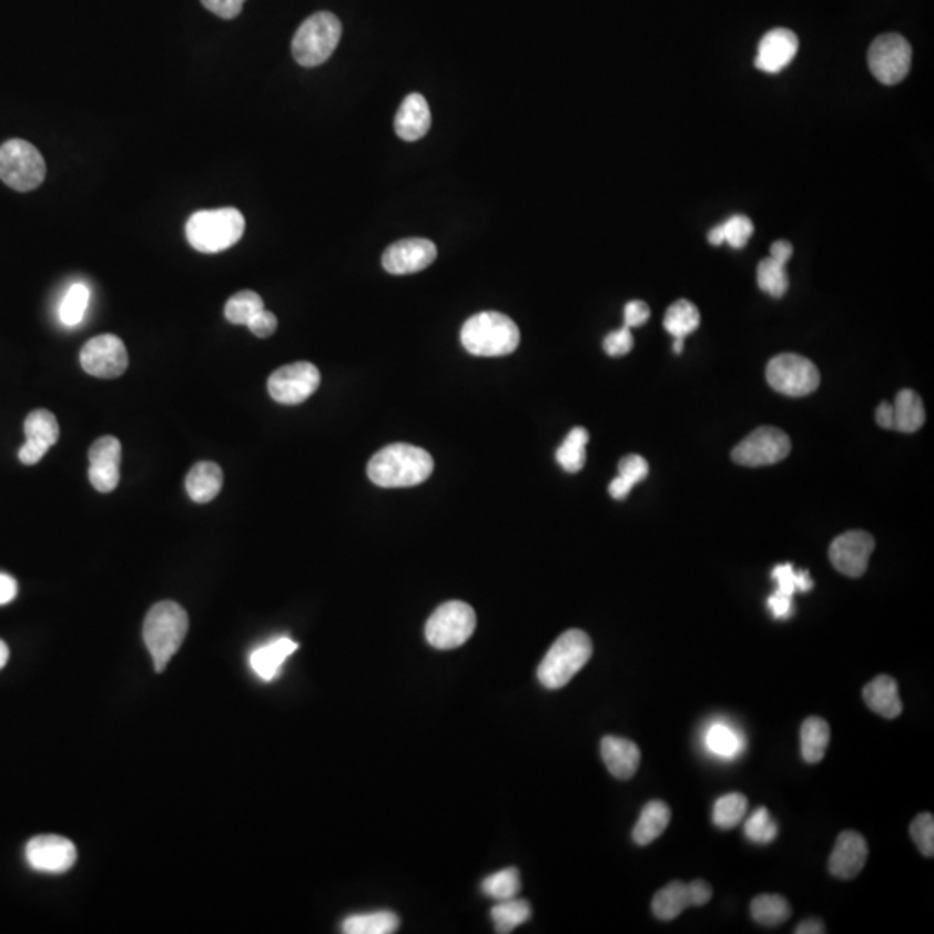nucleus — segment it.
Returning a JSON list of instances; mask_svg holds the SVG:
<instances>
[{
	"mask_svg": "<svg viewBox=\"0 0 934 934\" xmlns=\"http://www.w3.org/2000/svg\"><path fill=\"white\" fill-rule=\"evenodd\" d=\"M433 457L425 448L393 444L377 451L367 466L370 481L383 488H407L423 484L432 476Z\"/></svg>",
	"mask_w": 934,
	"mask_h": 934,
	"instance_id": "nucleus-1",
	"label": "nucleus"
},
{
	"mask_svg": "<svg viewBox=\"0 0 934 934\" xmlns=\"http://www.w3.org/2000/svg\"><path fill=\"white\" fill-rule=\"evenodd\" d=\"M187 630V612L177 602H158L150 609L144 620V642L158 673L165 670L173 656L177 654Z\"/></svg>",
	"mask_w": 934,
	"mask_h": 934,
	"instance_id": "nucleus-2",
	"label": "nucleus"
},
{
	"mask_svg": "<svg viewBox=\"0 0 934 934\" xmlns=\"http://www.w3.org/2000/svg\"><path fill=\"white\" fill-rule=\"evenodd\" d=\"M519 329L512 318L499 312L473 315L460 331V342L476 357H504L519 346Z\"/></svg>",
	"mask_w": 934,
	"mask_h": 934,
	"instance_id": "nucleus-3",
	"label": "nucleus"
},
{
	"mask_svg": "<svg viewBox=\"0 0 934 934\" xmlns=\"http://www.w3.org/2000/svg\"><path fill=\"white\" fill-rule=\"evenodd\" d=\"M246 221L237 209L201 210L185 224L189 244L200 253H221L240 243Z\"/></svg>",
	"mask_w": 934,
	"mask_h": 934,
	"instance_id": "nucleus-4",
	"label": "nucleus"
},
{
	"mask_svg": "<svg viewBox=\"0 0 934 934\" xmlns=\"http://www.w3.org/2000/svg\"><path fill=\"white\" fill-rule=\"evenodd\" d=\"M592 651V640L583 630H568L550 646L538 667V680L550 691L565 688L589 663Z\"/></svg>",
	"mask_w": 934,
	"mask_h": 934,
	"instance_id": "nucleus-5",
	"label": "nucleus"
},
{
	"mask_svg": "<svg viewBox=\"0 0 934 934\" xmlns=\"http://www.w3.org/2000/svg\"><path fill=\"white\" fill-rule=\"evenodd\" d=\"M342 33V21L333 12H317L296 30L291 45L293 58L305 68L321 67L338 48Z\"/></svg>",
	"mask_w": 934,
	"mask_h": 934,
	"instance_id": "nucleus-6",
	"label": "nucleus"
},
{
	"mask_svg": "<svg viewBox=\"0 0 934 934\" xmlns=\"http://www.w3.org/2000/svg\"><path fill=\"white\" fill-rule=\"evenodd\" d=\"M45 172L42 154L30 142L11 139L0 145V181L8 187L20 193L33 191L42 184Z\"/></svg>",
	"mask_w": 934,
	"mask_h": 934,
	"instance_id": "nucleus-7",
	"label": "nucleus"
},
{
	"mask_svg": "<svg viewBox=\"0 0 934 934\" xmlns=\"http://www.w3.org/2000/svg\"><path fill=\"white\" fill-rule=\"evenodd\" d=\"M476 612L466 602L450 601L436 608L426 623V640L440 651L460 648L475 633Z\"/></svg>",
	"mask_w": 934,
	"mask_h": 934,
	"instance_id": "nucleus-8",
	"label": "nucleus"
},
{
	"mask_svg": "<svg viewBox=\"0 0 934 934\" xmlns=\"http://www.w3.org/2000/svg\"><path fill=\"white\" fill-rule=\"evenodd\" d=\"M767 382L785 397H806L821 385V373L806 357L782 354L769 362Z\"/></svg>",
	"mask_w": 934,
	"mask_h": 934,
	"instance_id": "nucleus-9",
	"label": "nucleus"
},
{
	"mask_svg": "<svg viewBox=\"0 0 934 934\" xmlns=\"http://www.w3.org/2000/svg\"><path fill=\"white\" fill-rule=\"evenodd\" d=\"M912 48L899 33H884L869 49V68L884 85H895L908 75Z\"/></svg>",
	"mask_w": 934,
	"mask_h": 934,
	"instance_id": "nucleus-10",
	"label": "nucleus"
},
{
	"mask_svg": "<svg viewBox=\"0 0 934 934\" xmlns=\"http://www.w3.org/2000/svg\"><path fill=\"white\" fill-rule=\"evenodd\" d=\"M791 440L781 429L762 426L732 450V460L741 466H772L790 456Z\"/></svg>",
	"mask_w": 934,
	"mask_h": 934,
	"instance_id": "nucleus-11",
	"label": "nucleus"
},
{
	"mask_svg": "<svg viewBox=\"0 0 934 934\" xmlns=\"http://www.w3.org/2000/svg\"><path fill=\"white\" fill-rule=\"evenodd\" d=\"M321 385V373L311 362L281 367L268 377V393L283 405L303 404Z\"/></svg>",
	"mask_w": 934,
	"mask_h": 934,
	"instance_id": "nucleus-12",
	"label": "nucleus"
},
{
	"mask_svg": "<svg viewBox=\"0 0 934 934\" xmlns=\"http://www.w3.org/2000/svg\"><path fill=\"white\" fill-rule=\"evenodd\" d=\"M83 370L101 379L122 376L129 367V354L122 339L114 334H101L87 342L80 352Z\"/></svg>",
	"mask_w": 934,
	"mask_h": 934,
	"instance_id": "nucleus-13",
	"label": "nucleus"
},
{
	"mask_svg": "<svg viewBox=\"0 0 934 934\" xmlns=\"http://www.w3.org/2000/svg\"><path fill=\"white\" fill-rule=\"evenodd\" d=\"M27 862L33 871L45 874H63L77 862L75 844L63 836L43 834L28 841L24 850Z\"/></svg>",
	"mask_w": 934,
	"mask_h": 934,
	"instance_id": "nucleus-14",
	"label": "nucleus"
},
{
	"mask_svg": "<svg viewBox=\"0 0 934 934\" xmlns=\"http://www.w3.org/2000/svg\"><path fill=\"white\" fill-rule=\"evenodd\" d=\"M874 547V538L867 531H846L834 538L829 547V559L840 573L859 578L867 571Z\"/></svg>",
	"mask_w": 934,
	"mask_h": 934,
	"instance_id": "nucleus-15",
	"label": "nucleus"
},
{
	"mask_svg": "<svg viewBox=\"0 0 934 934\" xmlns=\"http://www.w3.org/2000/svg\"><path fill=\"white\" fill-rule=\"evenodd\" d=\"M436 255L438 252L433 241L420 237L402 240L386 250L383 267L393 275L416 274L428 268L435 262Z\"/></svg>",
	"mask_w": 934,
	"mask_h": 934,
	"instance_id": "nucleus-16",
	"label": "nucleus"
},
{
	"mask_svg": "<svg viewBox=\"0 0 934 934\" xmlns=\"http://www.w3.org/2000/svg\"><path fill=\"white\" fill-rule=\"evenodd\" d=\"M89 479L92 487L101 494H110L119 487L122 444L114 436H102L89 450Z\"/></svg>",
	"mask_w": 934,
	"mask_h": 934,
	"instance_id": "nucleus-17",
	"label": "nucleus"
},
{
	"mask_svg": "<svg viewBox=\"0 0 934 934\" xmlns=\"http://www.w3.org/2000/svg\"><path fill=\"white\" fill-rule=\"evenodd\" d=\"M24 435H27V441L20 448L18 457L24 466H33L40 463L45 451L55 441L60 440V425L54 414L40 408V410H33L24 420Z\"/></svg>",
	"mask_w": 934,
	"mask_h": 934,
	"instance_id": "nucleus-18",
	"label": "nucleus"
},
{
	"mask_svg": "<svg viewBox=\"0 0 934 934\" xmlns=\"http://www.w3.org/2000/svg\"><path fill=\"white\" fill-rule=\"evenodd\" d=\"M798 48H800V42H798L796 33L791 32L788 28L770 30L760 40L754 67L762 70L763 73H769V75L781 73L794 60Z\"/></svg>",
	"mask_w": 934,
	"mask_h": 934,
	"instance_id": "nucleus-19",
	"label": "nucleus"
},
{
	"mask_svg": "<svg viewBox=\"0 0 934 934\" xmlns=\"http://www.w3.org/2000/svg\"><path fill=\"white\" fill-rule=\"evenodd\" d=\"M869 859L867 841L855 831H843L829 856V872L840 880H853L864 871Z\"/></svg>",
	"mask_w": 934,
	"mask_h": 934,
	"instance_id": "nucleus-20",
	"label": "nucleus"
},
{
	"mask_svg": "<svg viewBox=\"0 0 934 934\" xmlns=\"http://www.w3.org/2000/svg\"><path fill=\"white\" fill-rule=\"evenodd\" d=\"M432 126V111L428 101L420 94H408L395 116V132L404 141L414 142L425 138Z\"/></svg>",
	"mask_w": 934,
	"mask_h": 934,
	"instance_id": "nucleus-21",
	"label": "nucleus"
},
{
	"mask_svg": "<svg viewBox=\"0 0 934 934\" xmlns=\"http://www.w3.org/2000/svg\"><path fill=\"white\" fill-rule=\"evenodd\" d=\"M601 754L609 772L620 781H629L640 765V750L629 739L606 735L601 741Z\"/></svg>",
	"mask_w": 934,
	"mask_h": 934,
	"instance_id": "nucleus-22",
	"label": "nucleus"
},
{
	"mask_svg": "<svg viewBox=\"0 0 934 934\" xmlns=\"http://www.w3.org/2000/svg\"><path fill=\"white\" fill-rule=\"evenodd\" d=\"M864 701L869 710L881 714L886 720L896 719L903 711L899 683L890 676H880L871 680L864 688Z\"/></svg>",
	"mask_w": 934,
	"mask_h": 934,
	"instance_id": "nucleus-23",
	"label": "nucleus"
},
{
	"mask_svg": "<svg viewBox=\"0 0 934 934\" xmlns=\"http://www.w3.org/2000/svg\"><path fill=\"white\" fill-rule=\"evenodd\" d=\"M296 649H298V644L295 640H291L290 637H280V639L272 640L268 644L255 649L250 656V664L260 679L268 682V680H274L275 677L280 676L284 661Z\"/></svg>",
	"mask_w": 934,
	"mask_h": 934,
	"instance_id": "nucleus-24",
	"label": "nucleus"
},
{
	"mask_svg": "<svg viewBox=\"0 0 934 934\" xmlns=\"http://www.w3.org/2000/svg\"><path fill=\"white\" fill-rule=\"evenodd\" d=\"M224 473L215 463H197L185 478V490L197 504H209L221 494Z\"/></svg>",
	"mask_w": 934,
	"mask_h": 934,
	"instance_id": "nucleus-25",
	"label": "nucleus"
},
{
	"mask_svg": "<svg viewBox=\"0 0 934 934\" xmlns=\"http://www.w3.org/2000/svg\"><path fill=\"white\" fill-rule=\"evenodd\" d=\"M689 907H696L694 895L691 883L682 881L667 884L652 899V912L661 921H673Z\"/></svg>",
	"mask_w": 934,
	"mask_h": 934,
	"instance_id": "nucleus-26",
	"label": "nucleus"
},
{
	"mask_svg": "<svg viewBox=\"0 0 934 934\" xmlns=\"http://www.w3.org/2000/svg\"><path fill=\"white\" fill-rule=\"evenodd\" d=\"M671 810L664 801L652 800L640 812L639 821L633 828L632 837L639 846L651 844L667 831L670 824Z\"/></svg>",
	"mask_w": 934,
	"mask_h": 934,
	"instance_id": "nucleus-27",
	"label": "nucleus"
},
{
	"mask_svg": "<svg viewBox=\"0 0 934 934\" xmlns=\"http://www.w3.org/2000/svg\"><path fill=\"white\" fill-rule=\"evenodd\" d=\"M801 757L810 765L821 763L831 742V727L821 717H809L801 725Z\"/></svg>",
	"mask_w": 934,
	"mask_h": 934,
	"instance_id": "nucleus-28",
	"label": "nucleus"
},
{
	"mask_svg": "<svg viewBox=\"0 0 934 934\" xmlns=\"http://www.w3.org/2000/svg\"><path fill=\"white\" fill-rule=\"evenodd\" d=\"M893 429L900 433H914L923 428L926 420L923 400L912 389H903L893 404Z\"/></svg>",
	"mask_w": 934,
	"mask_h": 934,
	"instance_id": "nucleus-29",
	"label": "nucleus"
},
{
	"mask_svg": "<svg viewBox=\"0 0 934 934\" xmlns=\"http://www.w3.org/2000/svg\"><path fill=\"white\" fill-rule=\"evenodd\" d=\"M398 927L400 918L395 912L388 911L349 915L342 924V931L346 934H392Z\"/></svg>",
	"mask_w": 934,
	"mask_h": 934,
	"instance_id": "nucleus-30",
	"label": "nucleus"
},
{
	"mask_svg": "<svg viewBox=\"0 0 934 934\" xmlns=\"http://www.w3.org/2000/svg\"><path fill=\"white\" fill-rule=\"evenodd\" d=\"M648 475L649 464L644 457L637 456V454L623 457L620 460V466H618L617 478L612 479L611 485H609V494H611L612 499H627L632 488L640 484L642 479H646Z\"/></svg>",
	"mask_w": 934,
	"mask_h": 934,
	"instance_id": "nucleus-31",
	"label": "nucleus"
},
{
	"mask_svg": "<svg viewBox=\"0 0 934 934\" xmlns=\"http://www.w3.org/2000/svg\"><path fill=\"white\" fill-rule=\"evenodd\" d=\"M699 323H701V315H699L698 306L688 300H679L668 308L663 326L673 338L683 339L698 329Z\"/></svg>",
	"mask_w": 934,
	"mask_h": 934,
	"instance_id": "nucleus-32",
	"label": "nucleus"
},
{
	"mask_svg": "<svg viewBox=\"0 0 934 934\" xmlns=\"http://www.w3.org/2000/svg\"><path fill=\"white\" fill-rule=\"evenodd\" d=\"M589 444V432L586 428H573L566 436L561 447L556 451L559 466L568 473H578L586 466V447Z\"/></svg>",
	"mask_w": 934,
	"mask_h": 934,
	"instance_id": "nucleus-33",
	"label": "nucleus"
},
{
	"mask_svg": "<svg viewBox=\"0 0 934 934\" xmlns=\"http://www.w3.org/2000/svg\"><path fill=\"white\" fill-rule=\"evenodd\" d=\"M751 917L762 926H781L791 917L790 903L781 895H758L751 902Z\"/></svg>",
	"mask_w": 934,
	"mask_h": 934,
	"instance_id": "nucleus-34",
	"label": "nucleus"
},
{
	"mask_svg": "<svg viewBox=\"0 0 934 934\" xmlns=\"http://www.w3.org/2000/svg\"><path fill=\"white\" fill-rule=\"evenodd\" d=\"M531 917L530 903L527 900H500L491 908V921L497 933H510Z\"/></svg>",
	"mask_w": 934,
	"mask_h": 934,
	"instance_id": "nucleus-35",
	"label": "nucleus"
},
{
	"mask_svg": "<svg viewBox=\"0 0 934 934\" xmlns=\"http://www.w3.org/2000/svg\"><path fill=\"white\" fill-rule=\"evenodd\" d=\"M264 300L255 291H240L225 303V318L236 326H246L258 312L264 311Z\"/></svg>",
	"mask_w": 934,
	"mask_h": 934,
	"instance_id": "nucleus-36",
	"label": "nucleus"
},
{
	"mask_svg": "<svg viewBox=\"0 0 934 934\" xmlns=\"http://www.w3.org/2000/svg\"><path fill=\"white\" fill-rule=\"evenodd\" d=\"M757 280L760 290L765 291L767 295L772 296V298H782L790 287V277L785 272V265L778 260H773L772 256L758 264Z\"/></svg>",
	"mask_w": 934,
	"mask_h": 934,
	"instance_id": "nucleus-37",
	"label": "nucleus"
},
{
	"mask_svg": "<svg viewBox=\"0 0 934 934\" xmlns=\"http://www.w3.org/2000/svg\"><path fill=\"white\" fill-rule=\"evenodd\" d=\"M748 812V798L741 793L725 794L714 803L713 822L717 828L729 831L744 819Z\"/></svg>",
	"mask_w": 934,
	"mask_h": 934,
	"instance_id": "nucleus-38",
	"label": "nucleus"
},
{
	"mask_svg": "<svg viewBox=\"0 0 934 934\" xmlns=\"http://www.w3.org/2000/svg\"><path fill=\"white\" fill-rule=\"evenodd\" d=\"M519 890H521V875H519L518 869L515 867L495 872V874L488 875L487 880L481 883V892L488 899L497 900V902H500V900L516 899Z\"/></svg>",
	"mask_w": 934,
	"mask_h": 934,
	"instance_id": "nucleus-39",
	"label": "nucleus"
},
{
	"mask_svg": "<svg viewBox=\"0 0 934 934\" xmlns=\"http://www.w3.org/2000/svg\"><path fill=\"white\" fill-rule=\"evenodd\" d=\"M89 300H91L89 287L85 284H73L60 306L61 323L68 327L79 326L85 315Z\"/></svg>",
	"mask_w": 934,
	"mask_h": 934,
	"instance_id": "nucleus-40",
	"label": "nucleus"
},
{
	"mask_svg": "<svg viewBox=\"0 0 934 934\" xmlns=\"http://www.w3.org/2000/svg\"><path fill=\"white\" fill-rule=\"evenodd\" d=\"M748 840L757 844H770L778 837V824L772 821L769 810L758 809L744 825Z\"/></svg>",
	"mask_w": 934,
	"mask_h": 934,
	"instance_id": "nucleus-41",
	"label": "nucleus"
},
{
	"mask_svg": "<svg viewBox=\"0 0 934 934\" xmlns=\"http://www.w3.org/2000/svg\"><path fill=\"white\" fill-rule=\"evenodd\" d=\"M707 744L710 751L727 758L735 757L742 750V739L729 727L720 723L708 731Z\"/></svg>",
	"mask_w": 934,
	"mask_h": 934,
	"instance_id": "nucleus-42",
	"label": "nucleus"
},
{
	"mask_svg": "<svg viewBox=\"0 0 934 934\" xmlns=\"http://www.w3.org/2000/svg\"><path fill=\"white\" fill-rule=\"evenodd\" d=\"M911 837L924 856L934 855V819L931 813H921L911 824Z\"/></svg>",
	"mask_w": 934,
	"mask_h": 934,
	"instance_id": "nucleus-43",
	"label": "nucleus"
},
{
	"mask_svg": "<svg viewBox=\"0 0 934 934\" xmlns=\"http://www.w3.org/2000/svg\"><path fill=\"white\" fill-rule=\"evenodd\" d=\"M723 241L731 244L735 250L747 246L750 237L753 236V222L744 215H734L727 219L722 224Z\"/></svg>",
	"mask_w": 934,
	"mask_h": 934,
	"instance_id": "nucleus-44",
	"label": "nucleus"
},
{
	"mask_svg": "<svg viewBox=\"0 0 934 934\" xmlns=\"http://www.w3.org/2000/svg\"><path fill=\"white\" fill-rule=\"evenodd\" d=\"M632 348L633 336L630 327L623 326L606 336L605 349L609 357H623V355L630 354Z\"/></svg>",
	"mask_w": 934,
	"mask_h": 934,
	"instance_id": "nucleus-45",
	"label": "nucleus"
},
{
	"mask_svg": "<svg viewBox=\"0 0 934 934\" xmlns=\"http://www.w3.org/2000/svg\"><path fill=\"white\" fill-rule=\"evenodd\" d=\"M246 0H201V4L222 20H234L240 17Z\"/></svg>",
	"mask_w": 934,
	"mask_h": 934,
	"instance_id": "nucleus-46",
	"label": "nucleus"
},
{
	"mask_svg": "<svg viewBox=\"0 0 934 934\" xmlns=\"http://www.w3.org/2000/svg\"><path fill=\"white\" fill-rule=\"evenodd\" d=\"M256 338H268L277 329V317L272 312L262 311L246 324Z\"/></svg>",
	"mask_w": 934,
	"mask_h": 934,
	"instance_id": "nucleus-47",
	"label": "nucleus"
},
{
	"mask_svg": "<svg viewBox=\"0 0 934 934\" xmlns=\"http://www.w3.org/2000/svg\"><path fill=\"white\" fill-rule=\"evenodd\" d=\"M649 317H651V311H649L648 303L633 300L625 306V326L630 327V329L644 326Z\"/></svg>",
	"mask_w": 934,
	"mask_h": 934,
	"instance_id": "nucleus-48",
	"label": "nucleus"
},
{
	"mask_svg": "<svg viewBox=\"0 0 934 934\" xmlns=\"http://www.w3.org/2000/svg\"><path fill=\"white\" fill-rule=\"evenodd\" d=\"M796 573L798 571L793 568V565L775 566L772 577L773 580L778 581L779 592L788 593L791 597L794 596V592H798Z\"/></svg>",
	"mask_w": 934,
	"mask_h": 934,
	"instance_id": "nucleus-49",
	"label": "nucleus"
},
{
	"mask_svg": "<svg viewBox=\"0 0 934 934\" xmlns=\"http://www.w3.org/2000/svg\"><path fill=\"white\" fill-rule=\"evenodd\" d=\"M769 608L775 618H781V620L790 618L791 612H793V597L775 590V592L769 597Z\"/></svg>",
	"mask_w": 934,
	"mask_h": 934,
	"instance_id": "nucleus-50",
	"label": "nucleus"
},
{
	"mask_svg": "<svg viewBox=\"0 0 934 934\" xmlns=\"http://www.w3.org/2000/svg\"><path fill=\"white\" fill-rule=\"evenodd\" d=\"M17 596V580L9 575L0 573V606L9 605Z\"/></svg>",
	"mask_w": 934,
	"mask_h": 934,
	"instance_id": "nucleus-51",
	"label": "nucleus"
},
{
	"mask_svg": "<svg viewBox=\"0 0 934 934\" xmlns=\"http://www.w3.org/2000/svg\"><path fill=\"white\" fill-rule=\"evenodd\" d=\"M770 256L773 260H778L781 264L788 265L790 262L791 256H793V246L788 241H775L770 247Z\"/></svg>",
	"mask_w": 934,
	"mask_h": 934,
	"instance_id": "nucleus-52",
	"label": "nucleus"
},
{
	"mask_svg": "<svg viewBox=\"0 0 934 934\" xmlns=\"http://www.w3.org/2000/svg\"><path fill=\"white\" fill-rule=\"evenodd\" d=\"M875 420H877V425H880L881 428L893 429V420H895V417H893V405L887 404V402H883V404L877 407V410H875Z\"/></svg>",
	"mask_w": 934,
	"mask_h": 934,
	"instance_id": "nucleus-53",
	"label": "nucleus"
},
{
	"mask_svg": "<svg viewBox=\"0 0 934 934\" xmlns=\"http://www.w3.org/2000/svg\"><path fill=\"white\" fill-rule=\"evenodd\" d=\"M825 926L822 921L819 918H809V921H803V923L798 924L796 930H794V934H822L825 933Z\"/></svg>",
	"mask_w": 934,
	"mask_h": 934,
	"instance_id": "nucleus-54",
	"label": "nucleus"
},
{
	"mask_svg": "<svg viewBox=\"0 0 934 934\" xmlns=\"http://www.w3.org/2000/svg\"><path fill=\"white\" fill-rule=\"evenodd\" d=\"M812 587L813 581L812 578H810L809 571H798L796 589L800 590V592H809V590H812Z\"/></svg>",
	"mask_w": 934,
	"mask_h": 934,
	"instance_id": "nucleus-55",
	"label": "nucleus"
},
{
	"mask_svg": "<svg viewBox=\"0 0 934 934\" xmlns=\"http://www.w3.org/2000/svg\"><path fill=\"white\" fill-rule=\"evenodd\" d=\"M708 240L713 246H720V244L725 243L723 241V231L722 225H717V227L711 229L710 234H708Z\"/></svg>",
	"mask_w": 934,
	"mask_h": 934,
	"instance_id": "nucleus-56",
	"label": "nucleus"
},
{
	"mask_svg": "<svg viewBox=\"0 0 934 934\" xmlns=\"http://www.w3.org/2000/svg\"><path fill=\"white\" fill-rule=\"evenodd\" d=\"M9 661V648L6 644L4 640H0V670L8 664Z\"/></svg>",
	"mask_w": 934,
	"mask_h": 934,
	"instance_id": "nucleus-57",
	"label": "nucleus"
},
{
	"mask_svg": "<svg viewBox=\"0 0 934 934\" xmlns=\"http://www.w3.org/2000/svg\"><path fill=\"white\" fill-rule=\"evenodd\" d=\"M682 349H683V339L682 338H676V343H673V352H676V354H682Z\"/></svg>",
	"mask_w": 934,
	"mask_h": 934,
	"instance_id": "nucleus-58",
	"label": "nucleus"
}]
</instances>
